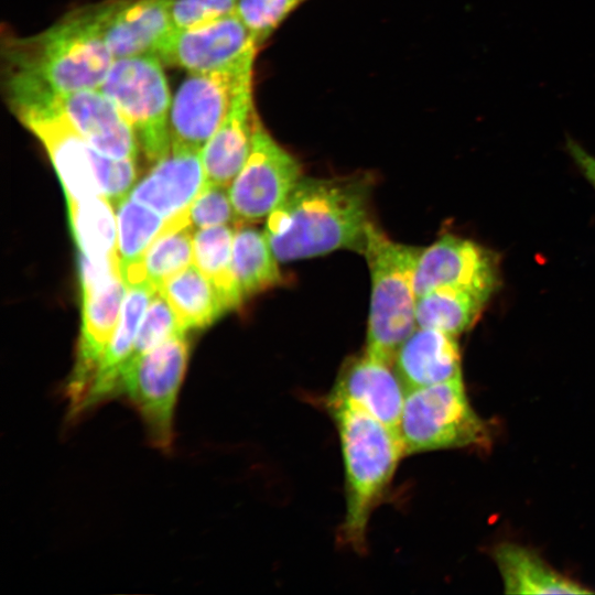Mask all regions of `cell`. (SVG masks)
Listing matches in <instances>:
<instances>
[{
  "label": "cell",
  "instance_id": "cell-1",
  "mask_svg": "<svg viewBox=\"0 0 595 595\" xmlns=\"http://www.w3.org/2000/svg\"><path fill=\"white\" fill-rule=\"evenodd\" d=\"M1 54L11 109L52 95L99 88L113 62L98 3L66 13L37 34L7 37Z\"/></svg>",
  "mask_w": 595,
  "mask_h": 595
},
{
  "label": "cell",
  "instance_id": "cell-2",
  "mask_svg": "<svg viewBox=\"0 0 595 595\" xmlns=\"http://www.w3.org/2000/svg\"><path fill=\"white\" fill-rule=\"evenodd\" d=\"M370 183L361 176L301 177L267 217L264 234L279 262L338 249L363 252L370 226Z\"/></svg>",
  "mask_w": 595,
  "mask_h": 595
},
{
  "label": "cell",
  "instance_id": "cell-3",
  "mask_svg": "<svg viewBox=\"0 0 595 595\" xmlns=\"http://www.w3.org/2000/svg\"><path fill=\"white\" fill-rule=\"evenodd\" d=\"M345 474V515L339 541L363 552L370 517L389 488L405 455L398 429L386 425L359 407L327 397Z\"/></svg>",
  "mask_w": 595,
  "mask_h": 595
},
{
  "label": "cell",
  "instance_id": "cell-4",
  "mask_svg": "<svg viewBox=\"0 0 595 595\" xmlns=\"http://www.w3.org/2000/svg\"><path fill=\"white\" fill-rule=\"evenodd\" d=\"M421 250L390 239L372 224L361 252L371 279L365 350L392 364L398 348L416 327L414 273Z\"/></svg>",
  "mask_w": 595,
  "mask_h": 595
},
{
  "label": "cell",
  "instance_id": "cell-5",
  "mask_svg": "<svg viewBox=\"0 0 595 595\" xmlns=\"http://www.w3.org/2000/svg\"><path fill=\"white\" fill-rule=\"evenodd\" d=\"M398 432L405 455L491 445L490 429L473 409L462 377L409 389Z\"/></svg>",
  "mask_w": 595,
  "mask_h": 595
},
{
  "label": "cell",
  "instance_id": "cell-6",
  "mask_svg": "<svg viewBox=\"0 0 595 595\" xmlns=\"http://www.w3.org/2000/svg\"><path fill=\"white\" fill-rule=\"evenodd\" d=\"M99 89L129 123L139 150L150 162H156L169 152L172 97L158 56L115 58Z\"/></svg>",
  "mask_w": 595,
  "mask_h": 595
},
{
  "label": "cell",
  "instance_id": "cell-7",
  "mask_svg": "<svg viewBox=\"0 0 595 595\" xmlns=\"http://www.w3.org/2000/svg\"><path fill=\"white\" fill-rule=\"evenodd\" d=\"M190 358L185 332L132 360L123 369L116 396L139 413L151 445L170 453L174 444V412Z\"/></svg>",
  "mask_w": 595,
  "mask_h": 595
},
{
  "label": "cell",
  "instance_id": "cell-8",
  "mask_svg": "<svg viewBox=\"0 0 595 595\" xmlns=\"http://www.w3.org/2000/svg\"><path fill=\"white\" fill-rule=\"evenodd\" d=\"M253 61L231 67L188 73L172 97L171 144L202 151L226 118L240 88L252 79Z\"/></svg>",
  "mask_w": 595,
  "mask_h": 595
},
{
  "label": "cell",
  "instance_id": "cell-9",
  "mask_svg": "<svg viewBox=\"0 0 595 595\" xmlns=\"http://www.w3.org/2000/svg\"><path fill=\"white\" fill-rule=\"evenodd\" d=\"M302 177L300 162L256 120L249 156L229 185L239 223L267 218Z\"/></svg>",
  "mask_w": 595,
  "mask_h": 595
},
{
  "label": "cell",
  "instance_id": "cell-10",
  "mask_svg": "<svg viewBox=\"0 0 595 595\" xmlns=\"http://www.w3.org/2000/svg\"><path fill=\"white\" fill-rule=\"evenodd\" d=\"M127 290L121 273L91 285L80 286V335L75 364L64 390L68 401L69 420L76 419L98 365L115 334Z\"/></svg>",
  "mask_w": 595,
  "mask_h": 595
},
{
  "label": "cell",
  "instance_id": "cell-11",
  "mask_svg": "<svg viewBox=\"0 0 595 595\" xmlns=\"http://www.w3.org/2000/svg\"><path fill=\"white\" fill-rule=\"evenodd\" d=\"M499 284L500 267L496 252L452 234L422 248L415 267L416 296L436 288L451 286L488 301Z\"/></svg>",
  "mask_w": 595,
  "mask_h": 595
},
{
  "label": "cell",
  "instance_id": "cell-12",
  "mask_svg": "<svg viewBox=\"0 0 595 595\" xmlns=\"http://www.w3.org/2000/svg\"><path fill=\"white\" fill-rule=\"evenodd\" d=\"M258 44L237 13L207 24L173 30L155 56L188 73L212 72L255 61Z\"/></svg>",
  "mask_w": 595,
  "mask_h": 595
},
{
  "label": "cell",
  "instance_id": "cell-13",
  "mask_svg": "<svg viewBox=\"0 0 595 595\" xmlns=\"http://www.w3.org/2000/svg\"><path fill=\"white\" fill-rule=\"evenodd\" d=\"M12 111L43 144L62 183L66 202L102 195L91 163V145L60 111L47 106Z\"/></svg>",
  "mask_w": 595,
  "mask_h": 595
},
{
  "label": "cell",
  "instance_id": "cell-14",
  "mask_svg": "<svg viewBox=\"0 0 595 595\" xmlns=\"http://www.w3.org/2000/svg\"><path fill=\"white\" fill-rule=\"evenodd\" d=\"M40 106L60 111L69 125L104 155L112 159L138 158L139 145L131 127L99 88L52 95L25 107Z\"/></svg>",
  "mask_w": 595,
  "mask_h": 595
},
{
  "label": "cell",
  "instance_id": "cell-15",
  "mask_svg": "<svg viewBox=\"0 0 595 595\" xmlns=\"http://www.w3.org/2000/svg\"><path fill=\"white\" fill-rule=\"evenodd\" d=\"M201 152L171 144L128 196L167 221L188 217L192 203L206 183Z\"/></svg>",
  "mask_w": 595,
  "mask_h": 595
},
{
  "label": "cell",
  "instance_id": "cell-16",
  "mask_svg": "<svg viewBox=\"0 0 595 595\" xmlns=\"http://www.w3.org/2000/svg\"><path fill=\"white\" fill-rule=\"evenodd\" d=\"M407 393L393 364L364 350L344 361L327 397L350 402L398 429Z\"/></svg>",
  "mask_w": 595,
  "mask_h": 595
},
{
  "label": "cell",
  "instance_id": "cell-17",
  "mask_svg": "<svg viewBox=\"0 0 595 595\" xmlns=\"http://www.w3.org/2000/svg\"><path fill=\"white\" fill-rule=\"evenodd\" d=\"M174 0H106L98 3L105 43L113 60L153 54L173 31Z\"/></svg>",
  "mask_w": 595,
  "mask_h": 595
},
{
  "label": "cell",
  "instance_id": "cell-18",
  "mask_svg": "<svg viewBox=\"0 0 595 595\" xmlns=\"http://www.w3.org/2000/svg\"><path fill=\"white\" fill-rule=\"evenodd\" d=\"M257 118L251 79L240 88L226 118L202 149L207 183L229 187L249 156Z\"/></svg>",
  "mask_w": 595,
  "mask_h": 595
},
{
  "label": "cell",
  "instance_id": "cell-19",
  "mask_svg": "<svg viewBox=\"0 0 595 595\" xmlns=\"http://www.w3.org/2000/svg\"><path fill=\"white\" fill-rule=\"evenodd\" d=\"M156 291L150 283L128 286L118 326L98 365L76 418L116 396L141 321Z\"/></svg>",
  "mask_w": 595,
  "mask_h": 595
},
{
  "label": "cell",
  "instance_id": "cell-20",
  "mask_svg": "<svg viewBox=\"0 0 595 595\" xmlns=\"http://www.w3.org/2000/svg\"><path fill=\"white\" fill-rule=\"evenodd\" d=\"M393 366L408 390L462 377L456 337L432 328L415 327L398 348Z\"/></svg>",
  "mask_w": 595,
  "mask_h": 595
},
{
  "label": "cell",
  "instance_id": "cell-21",
  "mask_svg": "<svg viewBox=\"0 0 595 595\" xmlns=\"http://www.w3.org/2000/svg\"><path fill=\"white\" fill-rule=\"evenodd\" d=\"M494 560L508 594H588L589 588L561 574L532 550L505 542L494 550Z\"/></svg>",
  "mask_w": 595,
  "mask_h": 595
},
{
  "label": "cell",
  "instance_id": "cell-22",
  "mask_svg": "<svg viewBox=\"0 0 595 595\" xmlns=\"http://www.w3.org/2000/svg\"><path fill=\"white\" fill-rule=\"evenodd\" d=\"M159 291L185 332L208 327L229 311L216 286L194 263L167 280Z\"/></svg>",
  "mask_w": 595,
  "mask_h": 595
},
{
  "label": "cell",
  "instance_id": "cell-23",
  "mask_svg": "<svg viewBox=\"0 0 595 595\" xmlns=\"http://www.w3.org/2000/svg\"><path fill=\"white\" fill-rule=\"evenodd\" d=\"M278 262L264 231L247 223L235 227L232 270L244 300L282 283Z\"/></svg>",
  "mask_w": 595,
  "mask_h": 595
},
{
  "label": "cell",
  "instance_id": "cell-24",
  "mask_svg": "<svg viewBox=\"0 0 595 595\" xmlns=\"http://www.w3.org/2000/svg\"><path fill=\"white\" fill-rule=\"evenodd\" d=\"M112 203L104 195L67 202L78 252L91 260L118 256V227Z\"/></svg>",
  "mask_w": 595,
  "mask_h": 595
},
{
  "label": "cell",
  "instance_id": "cell-25",
  "mask_svg": "<svg viewBox=\"0 0 595 595\" xmlns=\"http://www.w3.org/2000/svg\"><path fill=\"white\" fill-rule=\"evenodd\" d=\"M486 303L466 290L436 288L418 296L415 324L457 337L475 325Z\"/></svg>",
  "mask_w": 595,
  "mask_h": 595
},
{
  "label": "cell",
  "instance_id": "cell-26",
  "mask_svg": "<svg viewBox=\"0 0 595 595\" xmlns=\"http://www.w3.org/2000/svg\"><path fill=\"white\" fill-rule=\"evenodd\" d=\"M235 227L219 225L197 229L193 239V263L216 286L229 311L244 302L232 270Z\"/></svg>",
  "mask_w": 595,
  "mask_h": 595
},
{
  "label": "cell",
  "instance_id": "cell-27",
  "mask_svg": "<svg viewBox=\"0 0 595 595\" xmlns=\"http://www.w3.org/2000/svg\"><path fill=\"white\" fill-rule=\"evenodd\" d=\"M194 232L188 217L172 220L147 250L142 266L147 281L156 290L193 264Z\"/></svg>",
  "mask_w": 595,
  "mask_h": 595
},
{
  "label": "cell",
  "instance_id": "cell-28",
  "mask_svg": "<svg viewBox=\"0 0 595 595\" xmlns=\"http://www.w3.org/2000/svg\"><path fill=\"white\" fill-rule=\"evenodd\" d=\"M119 263L142 260L152 242L172 221L128 195L116 205Z\"/></svg>",
  "mask_w": 595,
  "mask_h": 595
},
{
  "label": "cell",
  "instance_id": "cell-29",
  "mask_svg": "<svg viewBox=\"0 0 595 595\" xmlns=\"http://www.w3.org/2000/svg\"><path fill=\"white\" fill-rule=\"evenodd\" d=\"M182 332L185 331L180 326L174 311L164 295L158 290L141 321L127 365Z\"/></svg>",
  "mask_w": 595,
  "mask_h": 595
},
{
  "label": "cell",
  "instance_id": "cell-30",
  "mask_svg": "<svg viewBox=\"0 0 595 595\" xmlns=\"http://www.w3.org/2000/svg\"><path fill=\"white\" fill-rule=\"evenodd\" d=\"M188 218L194 230L240 224L231 203L229 187L207 182L192 203Z\"/></svg>",
  "mask_w": 595,
  "mask_h": 595
},
{
  "label": "cell",
  "instance_id": "cell-31",
  "mask_svg": "<svg viewBox=\"0 0 595 595\" xmlns=\"http://www.w3.org/2000/svg\"><path fill=\"white\" fill-rule=\"evenodd\" d=\"M304 0H238L237 15L251 32L258 46Z\"/></svg>",
  "mask_w": 595,
  "mask_h": 595
},
{
  "label": "cell",
  "instance_id": "cell-32",
  "mask_svg": "<svg viewBox=\"0 0 595 595\" xmlns=\"http://www.w3.org/2000/svg\"><path fill=\"white\" fill-rule=\"evenodd\" d=\"M91 163L100 192L115 206L127 196L138 177L137 159H112L91 147Z\"/></svg>",
  "mask_w": 595,
  "mask_h": 595
},
{
  "label": "cell",
  "instance_id": "cell-33",
  "mask_svg": "<svg viewBox=\"0 0 595 595\" xmlns=\"http://www.w3.org/2000/svg\"><path fill=\"white\" fill-rule=\"evenodd\" d=\"M238 0H174L171 7L173 30L197 28L236 13Z\"/></svg>",
  "mask_w": 595,
  "mask_h": 595
},
{
  "label": "cell",
  "instance_id": "cell-34",
  "mask_svg": "<svg viewBox=\"0 0 595 595\" xmlns=\"http://www.w3.org/2000/svg\"><path fill=\"white\" fill-rule=\"evenodd\" d=\"M566 150L581 173L595 190V156L571 138L566 139Z\"/></svg>",
  "mask_w": 595,
  "mask_h": 595
}]
</instances>
